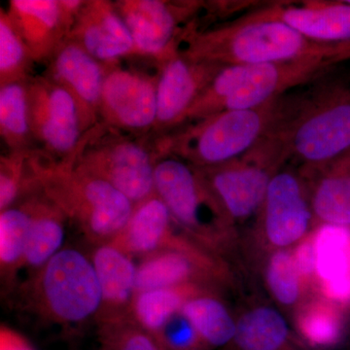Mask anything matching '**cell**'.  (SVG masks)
Here are the masks:
<instances>
[{
    "label": "cell",
    "instance_id": "1",
    "mask_svg": "<svg viewBox=\"0 0 350 350\" xmlns=\"http://www.w3.org/2000/svg\"><path fill=\"white\" fill-rule=\"evenodd\" d=\"M178 54L193 61L223 66L308 59L338 64L349 61L350 43L310 40L280 21L251 11L239 19L213 27L200 29L196 21L184 34Z\"/></svg>",
    "mask_w": 350,
    "mask_h": 350
},
{
    "label": "cell",
    "instance_id": "2",
    "mask_svg": "<svg viewBox=\"0 0 350 350\" xmlns=\"http://www.w3.org/2000/svg\"><path fill=\"white\" fill-rule=\"evenodd\" d=\"M285 98L275 131L300 170L322 167L350 150L349 82L321 81L301 98Z\"/></svg>",
    "mask_w": 350,
    "mask_h": 350
},
{
    "label": "cell",
    "instance_id": "3",
    "mask_svg": "<svg viewBox=\"0 0 350 350\" xmlns=\"http://www.w3.org/2000/svg\"><path fill=\"white\" fill-rule=\"evenodd\" d=\"M32 160L39 189L91 243H109L123 229L135 204L108 182L36 149Z\"/></svg>",
    "mask_w": 350,
    "mask_h": 350
},
{
    "label": "cell",
    "instance_id": "4",
    "mask_svg": "<svg viewBox=\"0 0 350 350\" xmlns=\"http://www.w3.org/2000/svg\"><path fill=\"white\" fill-rule=\"evenodd\" d=\"M155 193L181 231L229 261L239 244L232 224L202 170L177 157L161 155L155 165Z\"/></svg>",
    "mask_w": 350,
    "mask_h": 350
},
{
    "label": "cell",
    "instance_id": "5",
    "mask_svg": "<svg viewBox=\"0 0 350 350\" xmlns=\"http://www.w3.org/2000/svg\"><path fill=\"white\" fill-rule=\"evenodd\" d=\"M282 98L250 109L226 110L186 123L155 138L161 155H172L195 167H213L243 155L275 128Z\"/></svg>",
    "mask_w": 350,
    "mask_h": 350
},
{
    "label": "cell",
    "instance_id": "6",
    "mask_svg": "<svg viewBox=\"0 0 350 350\" xmlns=\"http://www.w3.org/2000/svg\"><path fill=\"white\" fill-rule=\"evenodd\" d=\"M335 66L317 59L226 66L189 110L186 123L226 110L262 107L290 90L317 81Z\"/></svg>",
    "mask_w": 350,
    "mask_h": 350
},
{
    "label": "cell",
    "instance_id": "7",
    "mask_svg": "<svg viewBox=\"0 0 350 350\" xmlns=\"http://www.w3.org/2000/svg\"><path fill=\"white\" fill-rule=\"evenodd\" d=\"M34 310L62 325H78L98 317L101 292L91 258L66 247L24 284Z\"/></svg>",
    "mask_w": 350,
    "mask_h": 350
},
{
    "label": "cell",
    "instance_id": "8",
    "mask_svg": "<svg viewBox=\"0 0 350 350\" xmlns=\"http://www.w3.org/2000/svg\"><path fill=\"white\" fill-rule=\"evenodd\" d=\"M159 157L153 137H135L100 122L85 135L73 162L137 204L155 193Z\"/></svg>",
    "mask_w": 350,
    "mask_h": 350
},
{
    "label": "cell",
    "instance_id": "9",
    "mask_svg": "<svg viewBox=\"0 0 350 350\" xmlns=\"http://www.w3.org/2000/svg\"><path fill=\"white\" fill-rule=\"evenodd\" d=\"M290 160L275 130L229 162L199 169L234 227L255 222L273 176Z\"/></svg>",
    "mask_w": 350,
    "mask_h": 350
},
{
    "label": "cell",
    "instance_id": "10",
    "mask_svg": "<svg viewBox=\"0 0 350 350\" xmlns=\"http://www.w3.org/2000/svg\"><path fill=\"white\" fill-rule=\"evenodd\" d=\"M232 282L229 261L196 243L181 230L169 247L142 258L137 265V293L183 285L219 291L231 286Z\"/></svg>",
    "mask_w": 350,
    "mask_h": 350
},
{
    "label": "cell",
    "instance_id": "11",
    "mask_svg": "<svg viewBox=\"0 0 350 350\" xmlns=\"http://www.w3.org/2000/svg\"><path fill=\"white\" fill-rule=\"evenodd\" d=\"M114 4L130 29L137 57L157 66L178 55L184 34L204 6L190 0H117Z\"/></svg>",
    "mask_w": 350,
    "mask_h": 350
},
{
    "label": "cell",
    "instance_id": "12",
    "mask_svg": "<svg viewBox=\"0 0 350 350\" xmlns=\"http://www.w3.org/2000/svg\"><path fill=\"white\" fill-rule=\"evenodd\" d=\"M27 96L36 150L53 160H75L87 133L75 98L43 75L29 78Z\"/></svg>",
    "mask_w": 350,
    "mask_h": 350
},
{
    "label": "cell",
    "instance_id": "13",
    "mask_svg": "<svg viewBox=\"0 0 350 350\" xmlns=\"http://www.w3.org/2000/svg\"><path fill=\"white\" fill-rule=\"evenodd\" d=\"M308 185L300 170L282 167L273 176L254 222V237L265 252L292 250L314 229Z\"/></svg>",
    "mask_w": 350,
    "mask_h": 350
},
{
    "label": "cell",
    "instance_id": "14",
    "mask_svg": "<svg viewBox=\"0 0 350 350\" xmlns=\"http://www.w3.org/2000/svg\"><path fill=\"white\" fill-rule=\"evenodd\" d=\"M158 75V70L145 72L122 63L110 66L101 94L100 123L135 137H152Z\"/></svg>",
    "mask_w": 350,
    "mask_h": 350
},
{
    "label": "cell",
    "instance_id": "15",
    "mask_svg": "<svg viewBox=\"0 0 350 350\" xmlns=\"http://www.w3.org/2000/svg\"><path fill=\"white\" fill-rule=\"evenodd\" d=\"M223 68L179 54L159 66L157 118L152 137H163L183 126L189 110Z\"/></svg>",
    "mask_w": 350,
    "mask_h": 350
},
{
    "label": "cell",
    "instance_id": "16",
    "mask_svg": "<svg viewBox=\"0 0 350 350\" xmlns=\"http://www.w3.org/2000/svg\"><path fill=\"white\" fill-rule=\"evenodd\" d=\"M43 76L75 98L83 128L88 133L100 122L103 83L110 66L92 57L79 44L66 38L46 62Z\"/></svg>",
    "mask_w": 350,
    "mask_h": 350
},
{
    "label": "cell",
    "instance_id": "17",
    "mask_svg": "<svg viewBox=\"0 0 350 350\" xmlns=\"http://www.w3.org/2000/svg\"><path fill=\"white\" fill-rule=\"evenodd\" d=\"M86 0H10L7 12L36 63H46L68 38Z\"/></svg>",
    "mask_w": 350,
    "mask_h": 350
},
{
    "label": "cell",
    "instance_id": "18",
    "mask_svg": "<svg viewBox=\"0 0 350 350\" xmlns=\"http://www.w3.org/2000/svg\"><path fill=\"white\" fill-rule=\"evenodd\" d=\"M68 39L79 44L92 57L108 66L137 57L130 29L114 1L86 0Z\"/></svg>",
    "mask_w": 350,
    "mask_h": 350
},
{
    "label": "cell",
    "instance_id": "19",
    "mask_svg": "<svg viewBox=\"0 0 350 350\" xmlns=\"http://www.w3.org/2000/svg\"><path fill=\"white\" fill-rule=\"evenodd\" d=\"M254 11L262 17L284 23L310 40L350 43V4L347 1L276 2Z\"/></svg>",
    "mask_w": 350,
    "mask_h": 350
},
{
    "label": "cell",
    "instance_id": "20",
    "mask_svg": "<svg viewBox=\"0 0 350 350\" xmlns=\"http://www.w3.org/2000/svg\"><path fill=\"white\" fill-rule=\"evenodd\" d=\"M314 294L338 305L350 303V228L317 225Z\"/></svg>",
    "mask_w": 350,
    "mask_h": 350
},
{
    "label": "cell",
    "instance_id": "21",
    "mask_svg": "<svg viewBox=\"0 0 350 350\" xmlns=\"http://www.w3.org/2000/svg\"><path fill=\"white\" fill-rule=\"evenodd\" d=\"M180 228L156 193L133 207V213L119 234L109 243L131 257L144 258L165 250Z\"/></svg>",
    "mask_w": 350,
    "mask_h": 350
},
{
    "label": "cell",
    "instance_id": "22",
    "mask_svg": "<svg viewBox=\"0 0 350 350\" xmlns=\"http://www.w3.org/2000/svg\"><path fill=\"white\" fill-rule=\"evenodd\" d=\"M300 172L308 185L315 226L350 228V150L325 165Z\"/></svg>",
    "mask_w": 350,
    "mask_h": 350
},
{
    "label": "cell",
    "instance_id": "23",
    "mask_svg": "<svg viewBox=\"0 0 350 350\" xmlns=\"http://www.w3.org/2000/svg\"><path fill=\"white\" fill-rule=\"evenodd\" d=\"M91 261L103 299L96 321L131 315V306L137 294V265L133 257L110 243H103L94 247Z\"/></svg>",
    "mask_w": 350,
    "mask_h": 350
},
{
    "label": "cell",
    "instance_id": "24",
    "mask_svg": "<svg viewBox=\"0 0 350 350\" xmlns=\"http://www.w3.org/2000/svg\"><path fill=\"white\" fill-rule=\"evenodd\" d=\"M237 350H308L278 308L265 304L247 306L237 317Z\"/></svg>",
    "mask_w": 350,
    "mask_h": 350
},
{
    "label": "cell",
    "instance_id": "25",
    "mask_svg": "<svg viewBox=\"0 0 350 350\" xmlns=\"http://www.w3.org/2000/svg\"><path fill=\"white\" fill-rule=\"evenodd\" d=\"M31 229L21 267V269H25L29 273V278L63 250L66 224L68 221L63 211L51 202L40 189L31 193Z\"/></svg>",
    "mask_w": 350,
    "mask_h": 350
},
{
    "label": "cell",
    "instance_id": "26",
    "mask_svg": "<svg viewBox=\"0 0 350 350\" xmlns=\"http://www.w3.org/2000/svg\"><path fill=\"white\" fill-rule=\"evenodd\" d=\"M292 315L295 335L308 350H333L344 340L345 322L340 305L319 295H310Z\"/></svg>",
    "mask_w": 350,
    "mask_h": 350
},
{
    "label": "cell",
    "instance_id": "27",
    "mask_svg": "<svg viewBox=\"0 0 350 350\" xmlns=\"http://www.w3.org/2000/svg\"><path fill=\"white\" fill-rule=\"evenodd\" d=\"M181 313L194 326L208 349L234 345L237 317L217 290H202L191 297L184 304Z\"/></svg>",
    "mask_w": 350,
    "mask_h": 350
},
{
    "label": "cell",
    "instance_id": "28",
    "mask_svg": "<svg viewBox=\"0 0 350 350\" xmlns=\"http://www.w3.org/2000/svg\"><path fill=\"white\" fill-rule=\"evenodd\" d=\"M206 289L211 288L183 285L139 292L133 299L131 317L152 336L156 335L172 317L180 312L191 297Z\"/></svg>",
    "mask_w": 350,
    "mask_h": 350
},
{
    "label": "cell",
    "instance_id": "29",
    "mask_svg": "<svg viewBox=\"0 0 350 350\" xmlns=\"http://www.w3.org/2000/svg\"><path fill=\"white\" fill-rule=\"evenodd\" d=\"M31 224V194L0 211V268L5 280H13L19 273Z\"/></svg>",
    "mask_w": 350,
    "mask_h": 350
},
{
    "label": "cell",
    "instance_id": "30",
    "mask_svg": "<svg viewBox=\"0 0 350 350\" xmlns=\"http://www.w3.org/2000/svg\"><path fill=\"white\" fill-rule=\"evenodd\" d=\"M27 81L0 86V133L8 151L36 149L29 124Z\"/></svg>",
    "mask_w": 350,
    "mask_h": 350
},
{
    "label": "cell",
    "instance_id": "31",
    "mask_svg": "<svg viewBox=\"0 0 350 350\" xmlns=\"http://www.w3.org/2000/svg\"><path fill=\"white\" fill-rule=\"evenodd\" d=\"M262 280L273 300L292 312L310 296L295 264L292 250L266 252Z\"/></svg>",
    "mask_w": 350,
    "mask_h": 350
},
{
    "label": "cell",
    "instance_id": "32",
    "mask_svg": "<svg viewBox=\"0 0 350 350\" xmlns=\"http://www.w3.org/2000/svg\"><path fill=\"white\" fill-rule=\"evenodd\" d=\"M33 150L8 151L0 158V211L17 204L39 186L34 172Z\"/></svg>",
    "mask_w": 350,
    "mask_h": 350
},
{
    "label": "cell",
    "instance_id": "33",
    "mask_svg": "<svg viewBox=\"0 0 350 350\" xmlns=\"http://www.w3.org/2000/svg\"><path fill=\"white\" fill-rule=\"evenodd\" d=\"M36 64L31 51L6 9H0V86L27 81Z\"/></svg>",
    "mask_w": 350,
    "mask_h": 350
},
{
    "label": "cell",
    "instance_id": "34",
    "mask_svg": "<svg viewBox=\"0 0 350 350\" xmlns=\"http://www.w3.org/2000/svg\"><path fill=\"white\" fill-rule=\"evenodd\" d=\"M98 324L101 350H163L156 338L131 315L100 320Z\"/></svg>",
    "mask_w": 350,
    "mask_h": 350
},
{
    "label": "cell",
    "instance_id": "35",
    "mask_svg": "<svg viewBox=\"0 0 350 350\" xmlns=\"http://www.w3.org/2000/svg\"><path fill=\"white\" fill-rule=\"evenodd\" d=\"M153 337L163 350L209 349L194 326L182 314L181 310L172 317Z\"/></svg>",
    "mask_w": 350,
    "mask_h": 350
},
{
    "label": "cell",
    "instance_id": "36",
    "mask_svg": "<svg viewBox=\"0 0 350 350\" xmlns=\"http://www.w3.org/2000/svg\"><path fill=\"white\" fill-rule=\"evenodd\" d=\"M295 264L308 294H314L315 250L313 230L292 248Z\"/></svg>",
    "mask_w": 350,
    "mask_h": 350
},
{
    "label": "cell",
    "instance_id": "37",
    "mask_svg": "<svg viewBox=\"0 0 350 350\" xmlns=\"http://www.w3.org/2000/svg\"><path fill=\"white\" fill-rule=\"evenodd\" d=\"M0 350H34L24 337L17 332L1 326L0 330Z\"/></svg>",
    "mask_w": 350,
    "mask_h": 350
}]
</instances>
